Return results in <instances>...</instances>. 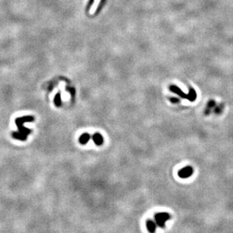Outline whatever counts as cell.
Segmentation results:
<instances>
[{"instance_id":"cell-4","label":"cell","mask_w":233,"mask_h":233,"mask_svg":"<svg viewBox=\"0 0 233 233\" xmlns=\"http://www.w3.org/2000/svg\"><path fill=\"white\" fill-rule=\"evenodd\" d=\"M34 117L33 116H23V117H20V118H17L15 119V123H16V125H18V124H23L25 122H34Z\"/></svg>"},{"instance_id":"cell-12","label":"cell","mask_w":233,"mask_h":233,"mask_svg":"<svg viewBox=\"0 0 233 233\" xmlns=\"http://www.w3.org/2000/svg\"><path fill=\"white\" fill-rule=\"evenodd\" d=\"M223 105L221 104L220 106L216 107V108H215V110H214V112H215V113L216 114H220L221 113H222V111H223Z\"/></svg>"},{"instance_id":"cell-11","label":"cell","mask_w":233,"mask_h":233,"mask_svg":"<svg viewBox=\"0 0 233 233\" xmlns=\"http://www.w3.org/2000/svg\"><path fill=\"white\" fill-rule=\"evenodd\" d=\"M55 104L56 107H60L61 105V94H57L55 97Z\"/></svg>"},{"instance_id":"cell-7","label":"cell","mask_w":233,"mask_h":233,"mask_svg":"<svg viewBox=\"0 0 233 233\" xmlns=\"http://www.w3.org/2000/svg\"><path fill=\"white\" fill-rule=\"evenodd\" d=\"M146 228L150 233H155L156 231V223L151 220H148L146 222Z\"/></svg>"},{"instance_id":"cell-1","label":"cell","mask_w":233,"mask_h":233,"mask_svg":"<svg viewBox=\"0 0 233 233\" xmlns=\"http://www.w3.org/2000/svg\"><path fill=\"white\" fill-rule=\"evenodd\" d=\"M170 90L172 91L173 92L177 94V95H178L179 96H180L181 97H183V98L185 99H188L189 101H192V102L195 101V99H196V93H195V91L192 89V88H191V89L189 90V93L188 95L184 94L180 88H178L176 86H170Z\"/></svg>"},{"instance_id":"cell-6","label":"cell","mask_w":233,"mask_h":233,"mask_svg":"<svg viewBox=\"0 0 233 233\" xmlns=\"http://www.w3.org/2000/svg\"><path fill=\"white\" fill-rule=\"evenodd\" d=\"M11 136H13V138L21 141H25L27 140V135L23 134L19 132V131H14V132L11 133Z\"/></svg>"},{"instance_id":"cell-2","label":"cell","mask_w":233,"mask_h":233,"mask_svg":"<svg viewBox=\"0 0 233 233\" xmlns=\"http://www.w3.org/2000/svg\"><path fill=\"white\" fill-rule=\"evenodd\" d=\"M170 215L168 213L162 212V213H158L155 214V223L157 226L160 227V228H164L165 226L166 221L170 220Z\"/></svg>"},{"instance_id":"cell-14","label":"cell","mask_w":233,"mask_h":233,"mask_svg":"<svg viewBox=\"0 0 233 233\" xmlns=\"http://www.w3.org/2000/svg\"><path fill=\"white\" fill-rule=\"evenodd\" d=\"M90 1H91V2H92V1H93V0H90Z\"/></svg>"},{"instance_id":"cell-9","label":"cell","mask_w":233,"mask_h":233,"mask_svg":"<svg viewBox=\"0 0 233 233\" xmlns=\"http://www.w3.org/2000/svg\"><path fill=\"white\" fill-rule=\"evenodd\" d=\"M100 2H101V0H95L94 4L92 5V6H91L90 11H89V13H90L91 15L95 14V11H96V10H97V7H98V5H99V3H100Z\"/></svg>"},{"instance_id":"cell-3","label":"cell","mask_w":233,"mask_h":233,"mask_svg":"<svg viewBox=\"0 0 233 233\" xmlns=\"http://www.w3.org/2000/svg\"><path fill=\"white\" fill-rule=\"evenodd\" d=\"M194 169L192 168L191 166H186L182 168L180 171L178 172V175L180 178H188L189 176H191L193 174Z\"/></svg>"},{"instance_id":"cell-8","label":"cell","mask_w":233,"mask_h":233,"mask_svg":"<svg viewBox=\"0 0 233 233\" xmlns=\"http://www.w3.org/2000/svg\"><path fill=\"white\" fill-rule=\"evenodd\" d=\"M91 137V135L89 134H88V133H84V134H82L80 136L79 140V143H81L82 145H85V144L88 143V141L90 140Z\"/></svg>"},{"instance_id":"cell-13","label":"cell","mask_w":233,"mask_h":233,"mask_svg":"<svg viewBox=\"0 0 233 233\" xmlns=\"http://www.w3.org/2000/svg\"><path fill=\"white\" fill-rule=\"evenodd\" d=\"M170 101H171L172 103H178L179 100L176 98H170Z\"/></svg>"},{"instance_id":"cell-5","label":"cell","mask_w":233,"mask_h":233,"mask_svg":"<svg viewBox=\"0 0 233 233\" xmlns=\"http://www.w3.org/2000/svg\"><path fill=\"white\" fill-rule=\"evenodd\" d=\"M92 139L93 141H94V143H95L97 146L103 145V137L100 133H96V134H95L93 135Z\"/></svg>"},{"instance_id":"cell-10","label":"cell","mask_w":233,"mask_h":233,"mask_svg":"<svg viewBox=\"0 0 233 233\" xmlns=\"http://www.w3.org/2000/svg\"><path fill=\"white\" fill-rule=\"evenodd\" d=\"M215 105H216L215 101H209V103H208V107H207V109H206V110L204 111V113H205L206 115H208V114L210 113V109H212V108H214V107H215Z\"/></svg>"}]
</instances>
